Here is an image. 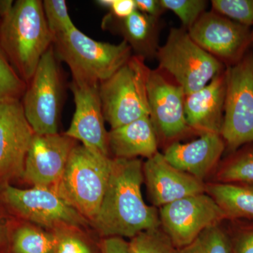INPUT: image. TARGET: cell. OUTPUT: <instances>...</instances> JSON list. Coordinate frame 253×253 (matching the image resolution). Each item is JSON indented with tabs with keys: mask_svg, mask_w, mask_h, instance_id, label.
Segmentation results:
<instances>
[{
	"mask_svg": "<svg viewBox=\"0 0 253 253\" xmlns=\"http://www.w3.org/2000/svg\"><path fill=\"white\" fill-rule=\"evenodd\" d=\"M144 178L140 160L113 159L104 199L92 221L101 236L131 239L143 231L160 227L157 211L143 199Z\"/></svg>",
	"mask_w": 253,
	"mask_h": 253,
	"instance_id": "6da1fadb",
	"label": "cell"
},
{
	"mask_svg": "<svg viewBox=\"0 0 253 253\" xmlns=\"http://www.w3.org/2000/svg\"><path fill=\"white\" fill-rule=\"evenodd\" d=\"M221 183L253 184V143L233 153L218 172Z\"/></svg>",
	"mask_w": 253,
	"mask_h": 253,
	"instance_id": "603a6c76",
	"label": "cell"
},
{
	"mask_svg": "<svg viewBox=\"0 0 253 253\" xmlns=\"http://www.w3.org/2000/svg\"><path fill=\"white\" fill-rule=\"evenodd\" d=\"M53 46L58 59L68 65L73 81L78 84H101L132 56L126 41L113 44L94 41L77 27L55 38Z\"/></svg>",
	"mask_w": 253,
	"mask_h": 253,
	"instance_id": "3957f363",
	"label": "cell"
},
{
	"mask_svg": "<svg viewBox=\"0 0 253 253\" xmlns=\"http://www.w3.org/2000/svg\"><path fill=\"white\" fill-rule=\"evenodd\" d=\"M129 253H175L168 236L159 228L143 231L128 243Z\"/></svg>",
	"mask_w": 253,
	"mask_h": 253,
	"instance_id": "d4e9b609",
	"label": "cell"
},
{
	"mask_svg": "<svg viewBox=\"0 0 253 253\" xmlns=\"http://www.w3.org/2000/svg\"><path fill=\"white\" fill-rule=\"evenodd\" d=\"M99 84H78L72 81L76 111L64 134L94 152L109 156L108 132L99 96Z\"/></svg>",
	"mask_w": 253,
	"mask_h": 253,
	"instance_id": "9a60e30c",
	"label": "cell"
},
{
	"mask_svg": "<svg viewBox=\"0 0 253 253\" xmlns=\"http://www.w3.org/2000/svg\"><path fill=\"white\" fill-rule=\"evenodd\" d=\"M76 140L66 134H35L22 177L34 186L55 187L61 181Z\"/></svg>",
	"mask_w": 253,
	"mask_h": 253,
	"instance_id": "4fadbf2b",
	"label": "cell"
},
{
	"mask_svg": "<svg viewBox=\"0 0 253 253\" xmlns=\"http://www.w3.org/2000/svg\"><path fill=\"white\" fill-rule=\"evenodd\" d=\"M57 242L56 234L20 226L11 233L9 253H54Z\"/></svg>",
	"mask_w": 253,
	"mask_h": 253,
	"instance_id": "7402d4cb",
	"label": "cell"
},
{
	"mask_svg": "<svg viewBox=\"0 0 253 253\" xmlns=\"http://www.w3.org/2000/svg\"><path fill=\"white\" fill-rule=\"evenodd\" d=\"M225 148L220 134L205 132L191 142L173 143L163 156L173 167L203 181L216 166Z\"/></svg>",
	"mask_w": 253,
	"mask_h": 253,
	"instance_id": "e0dca14e",
	"label": "cell"
},
{
	"mask_svg": "<svg viewBox=\"0 0 253 253\" xmlns=\"http://www.w3.org/2000/svg\"><path fill=\"white\" fill-rule=\"evenodd\" d=\"M160 68L170 75L185 95L207 85L224 71L222 63L198 45L184 28H172L156 54Z\"/></svg>",
	"mask_w": 253,
	"mask_h": 253,
	"instance_id": "8992f818",
	"label": "cell"
},
{
	"mask_svg": "<svg viewBox=\"0 0 253 253\" xmlns=\"http://www.w3.org/2000/svg\"><path fill=\"white\" fill-rule=\"evenodd\" d=\"M101 253H129L128 242L122 238H106L100 246Z\"/></svg>",
	"mask_w": 253,
	"mask_h": 253,
	"instance_id": "d6a6232c",
	"label": "cell"
},
{
	"mask_svg": "<svg viewBox=\"0 0 253 253\" xmlns=\"http://www.w3.org/2000/svg\"><path fill=\"white\" fill-rule=\"evenodd\" d=\"M35 132L25 116L21 100L0 99V181L22 177Z\"/></svg>",
	"mask_w": 253,
	"mask_h": 253,
	"instance_id": "7c38bea8",
	"label": "cell"
},
{
	"mask_svg": "<svg viewBox=\"0 0 253 253\" xmlns=\"http://www.w3.org/2000/svg\"><path fill=\"white\" fill-rule=\"evenodd\" d=\"M150 119L156 133L172 139L189 129L184 112V89L162 73L150 70L147 81Z\"/></svg>",
	"mask_w": 253,
	"mask_h": 253,
	"instance_id": "5bb4252c",
	"label": "cell"
},
{
	"mask_svg": "<svg viewBox=\"0 0 253 253\" xmlns=\"http://www.w3.org/2000/svg\"><path fill=\"white\" fill-rule=\"evenodd\" d=\"M159 218L163 232L175 249L188 246L207 228L226 219L217 203L205 193L162 206Z\"/></svg>",
	"mask_w": 253,
	"mask_h": 253,
	"instance_id": "30bf717a",
	"label": "cell"
},
{
	"mask_svg": "<svg viewBox=\"0 0 253 253\" xmlns=\"http://www.w3.org/2000/svg\"><path fill=\"white\" fill-rule=\"evenodd\" d=\"M1 199L18 215L41 225L80 227L87 223L54 188L21 189L6 183L1 189Z\"/></svg>",
	"mask_w": 253,
	"mask_h": 253,
	"instance_id": "9c48e42d",
	"label": "cell"
},
{
	"mask_svg": "<svg viewBox=\"0 0 253 253\" xmlns=\"http://www.w3.org/2000/svg\"><path fill=\"white\" fill-rule=\"evenodd\" d=\"M11 236L6 218L0 210V253H9Z\"/></svg>",
	"mask_w": 253,
	"mask_h": 253,
	"instance_id": "e575fe53",
	"label": "cell"
},
{
	"mask_svg": "<svg viewBox=\"0 0 253 253\" xmlns=\"http://www.w3.org/2000/svg\"><path fill=\"white\" fill-rule=\"evenodd\" d=\"M212 6L218 14L246 27L253 26V0H213Z\"/></svg>",
	"mask_w": 253,
	"mask_h": 253,
	"instance_id": "4316f807",
	"label": "cell"
},
{
	"mask_svg": "<svg viewBox=\"0 0 253 253\" xmlns=\"http://www.w3.org/2000/svg\"><path fill=\"white\" fill-rule=\"evenodd\" d=\"M96 3L110 10V14L118 18L130 16L136 10L134 0H99Z\"/></svg>",
	"mask_w": 253,
	"mask_h": 253,
	"instance_id": "1f68e13d",
	"label": "cell"
},
{
	"mask_svg": "<svg viewBox=\"0 0 253 253\" xmlns=\"http://www.w3.org/2000/svg\"><path fill=\"white\" fill-rule=\"evenodd\" d=\"M14 1L10 0H0V20L9 14L14 6Z\"/></svg>",
	"mask_w": 253,
	"mask_h": 253,
	"instance_id": "d590c367",
	"label": "cell"
},
{
	"mask_svg": "<svg viewBox=\"0 0 253 253\" xmlns=\"http://www.w3.org/2000/svg\"><path fill=\"white\" fill-rule=\"evenodd\" d=\"M113 159L76 145L54 189L83 217L94 220L104 199Z\"/></svg>",
	"mask_w": 253,
	"mask_h": 253,
	"instance_id": "277c9868",
	"label": "cell"
},
{
	"mask_svg": "<svg viewBox=\"0 0 253 253\" xmlns=\"http://www.w3.org/2000/svg\"><path fill=\"white\" fill-rule=\"evenodd\" d=\"M221 136L226 147L235 152L253 143V52L227 66Z\"/></svg>",
	"mask_w": 253,
	"mask_h": 253,
	"instance_id": "ba28073f",
	"label": "cell"
},
{
	"mask_svg": "<svg viewBox=\"0 0 253 253\" xmlns=\"http://www.w3.org/2000/svg\"><path fill=\"white\" fill-rule=\"evenodd\" d=\"M175 253H231L229 232L219 224L210 226L188 246L176 249Z\"/></svg>",
	"mask_w": 253,
	"mask_h": 253,
	"instance_id": "cb8c5ba5",
	"label": "cell"
},
{
	"mask_svg": "<svg viewBox=\"0 0 253 253\" xmlns=\"http://www.w3.org/2000/svg\"><path fill=\"white\" fill-rule=\"evenodd\" d=\"M226 219L253 220V184L218 183L206 187Z\"/></svg>",
	"mask_w": 253,
	"mask_h": 253,
	"instance_id": "44dd1931",
	"label": "cell"
},
{
	"mask_svg": "<svg viewBox=\"0 0 253 253\" xmlns=\"http://www.w3.org/2000/svg\"><path fill=\"white\" fill-rule=\"evenodd\" d=\"M108 144L116 158H149L158 152L157 133L150 117H144L111 129Z\"/></svg>",
	"mask_w": 253,
	"mask_h": 253,
	"instance_id": "ffe728a7",
	"label": "cell"
},
{
	"mask_svg": "<svg viewBox=\"0 0 253 253\" xmlns=\"http://www.w3.org/2000/svg\"><path fill=\"white\" fill-rule=\"evenodd\" d=\"M229 234L231 253H253V223L239 226Z\"/></svg>",
	"mask_w": 253,
	"mask_h": 253,
	"instance_id": "4dcf8cb0",
	"label": "cell"
},
{
	"mask_svg": "<svg viewBox=\"0 0 253 253\" xmlns=\"http://www.w3.org/2000/svg\"><path fill=\"white\" fill-rule=\"evenodd\" d=\"M149 71L144 58L132 55L117 72L99 84L105 121L111 129L149 117L147 94Z\"/></svg>",
	"mask_w": 253,
	"mask_h": 253,
	"instance_id": "5b68a950",
	"label": "cell"
},
{
	"mask_svg": "<svg viewBox=\"0 0 253 253\" xmlns=\"http://www.w3.org/2000/svg\"><path fill=\"white\" fill-rule=\"evenodd\" d=\"M43 11L48 27L55 38L71 31L76 27L70 17L65 0H44Z\"/></svg>",
	"mask_w": 253,
	"mask_h": 253,
	"instance_id": "484cf974",
	"label": "cell"
},
{
	"mask_svg": "<svg viewBox=\"0 0 253 253\" xmlns=\"http://www.w3.org/2000/svg\"><path fill=\"white\" fill-rule=\"evenodd\" d=\"M187 31L198 45L228 66L239 62L251 44L250 28L216 12H205Z\"/></svg>",
	"mask_w": 253,
	"mask_h": 253,
	"instance_id": "8fae6325",
	"label": "cell"
},
{
	"mask_svg": "<svg viewBox=\"0 0 253 253\" xmlns=\"http://www.w3.org/2000/svg\"><path fill=\"white\" fill-rule=\"evenodd\" d=\"M143 171L150 199L158 207L203 194L206 189L202 180L173 167L158 151L148 158Z\"/></svg>",
	"mask_w": 253,
	"mask_h": 253,
	"instance_id": "2e32d148",
	"label": "cell"
},
{
	"mask_svg": "<svg viewBox=\"0 0 253 253\" xmlns=\"http://www.w3.org/2000/svg\"><path fill=\"white\" fill-rule=\"evenodd\" d=\"M251 44H253V29L251 31Z\"/></svg>",
	"mask_w": 253,
	"mask_h": 253,
	"instance_id": "8d00e7d4",
	"label": "cell"
},
{
	"mask_svg": "<svg viewBox=\"0 0 253 253\" xmlns=\"http://www.w3.org/2000/svg\"><path fill=\"white\" fill-rule=\"evenodd\" d=\"M158 18L136 10L127 17L118 18L108 14L103 19V29L120 35L136 56L145 60L155 57L158 47Z\"/></svg>",
	"mask_w": 253,
	"mask_h": 253,
	"instance_id": "d6986e66",
	"label": "cell"
},
{
	"mask_svg": "<svg viewBox=\"0 0 253 253\" xmlns=\"http://www.w3.org/2000/svg\"><path fill=\"white\" fill-rule=\"evenodd\" d=\"M225 71L217 75L202 89L185 95L184 112L189 128L202 134H221L226 95Z\"/></svg>",
	"mask_w": 253,
	"mask_h": 253,
	"instance_id": "ac0fdd59",
	"label": "cell"
},
{
	"mask_svg": "<svg viewBox=\"0 0 253 253\" xmlns=\"http://www.w3.org/2000/svg\"><path fill=\"white\" fill-rule=\"evenodd\" d=\"M163 9L170 10L180 19L184 29H189L206 12L207 1L204 0H160Z\"/></svg>",
	"mask_w": 253,
	"mask_h": 253,
	"instance_id": "f1b7e54d",
	"label": "cell"
},
{
	"mask_svg": "<svg viewBox=\"0 0 253 253\" xmlns=\"http://www.w3.org/2000/svg\"><path fill=\"white\" fill-rule=\"evenodd\" d=\"M54 46L43 55L21 100L35 134H58L63 86Z\"/></svg>",
	"mask_w": 253,
	"mask_h": 253,
	"instance_id": "52a82bcc",
	"label": "cell"
},
{
	"mask_svg": "<svg viewBox=\"0 0 253 253\" xmlns=\"http://www.w3.org/2000/svg\"><path fill=\"white\" fill-rule=\"evenodd\" d=\"M58 242L54 253H94L91 245L78 234L56 233Z\"/></svg>",
	"mask_w": 253,
	"mask_h": 253,
	"instance_id": "f546056e",
	"label": "cell"
},
{
	"mask_svg": "<svg viewBox=\"0 0 253 253\" xmlns=\"http://www.w3.org/2000/svg\"><path fill=\"white\" fill-rule=\"evenodd\" d=\"M54 37L46 23L42 1L18 0L0 20V44L14 71L26 84Z\"/></svg>",
	"mask_w": 253,
	"mask_h": 253,
	"instance_id": "7a4b0ae2",
	"label": "cell"
},
{
	"mask_svg": "<svg viewBox=\"0 0 253 253\" xmlns=\"http://www.w3.org/2000/svg\"><path fill=\"white\" fill-rule=\"evenodd\" d=\"M135 1L136 10L148 15L158 18L164 11V9L158 0H134Z\"/></svg>",
	"mask_w": 253,
	"mask_h": 253,
	"instance_id": "836d02e7",
	"label": "cell"
},
{
	"mask_svg": "<svg viewBox=\"0 0 253 253\" xmlns=\"http://www.w3.org/2000/svg\"><path fill=\"white\" fill-rule=\"evenodd\" d=\"M26 83L18 76L0 44V99H21L26 89Z\"/></svg>",
	"mask_w": 253,
	"mask_h": 253,
	"instance_id": "83f0119b",
	"label": "cell"
}]
</instances>
